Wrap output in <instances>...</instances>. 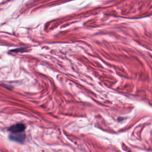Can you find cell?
Returning a JSON list of instances; mask_svg holds the SVG:
<instances>
[{
    "label": "cell",
    "instance_id": "1",
    "mask_svg": "<svg viewBox=\"0 0 152 152\" xmlns=\"http://www.w3.org/2000/svg\"><path fill=\"white\" fill-rule=\"evenodd\" d=\"M26 127L22 123H17L12 126H11L9 130L12 133V134H17L22 133L25 130Z\"/></svg>",
    "mask_w": 152,
    "mask_h": 152
},
{
    "label": "cell",
    "instance_id": "2",
    "mask_svg": "<svg viewBox=\"0 0 152 152\" xmlns=\"http://www.w3.org/2000/svg\"><path fill=\"white\" fill-rule=\"evenodd\" d=\"M9 138L13 141L17 143H23L26 139V136L23 133H17V134H12L9 136Z\"/></svg>",
    "mask_w": 152,
    "mask_h": 152
}]
</instances>
